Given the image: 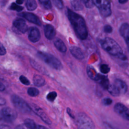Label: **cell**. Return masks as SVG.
<instances>
[{"instance_id": "cell-39", "label": "cell", "mask_w": 129, "mask_h": 129, "mask_svg": "<svg viewBox=\"0 0 129 129\" xmlns=\"http://www.w3.org/2000/svg\"><path fill=\"white\" fill-rule=\"evenodd\" d=\"M25 0H16V3L18 5H21L23 3Z\"/></svg>"}, {"instance_id": "cell-25", "label": "cell", "mask_w": 129, "mask_h": 129, "mask_svg": "<svg viewBox=\"0 0 129 129\" xmlns=\"http://www.w3.org/2000/svg\"><path fill=\"white\" fill-rule=\"evenodd\" d=\"M27 93L31 97H36L39 95V91L35 87H30L27 90Z\"/></svg>"}, {"instance_id": "cell-8", "label": "cell", "mask_w": 129, "mask_h": 129, "mask_svg": "<svg viewBox=\"0 0 129 129\" xmlns=\"http://www.w3.org/2000/svg\"><path fill=\"white\" fill-rule=\"evenodd\" d=\"M14 31L15 32L25 33L28 30V26L25 20L21 18L15 19L13 23Z\"/></svg>"}, {"instance_id": "cell-28", "label": "cell", "mask_w": 129, "mask_h": 129, "mask_svg": "<svg viewBox=\"0 0 129 129\" xmlns=\"http://www.w3.org/2000/svg\"><path fill=\"white\" fill-rule=\"evenodd\" d=\"M10 9L11 10L16 11L17 12H21L23 9V7L19 6L17 3H13L11 4L10 7Z\"/></svg>"}, {"instance_id": "cell-20", "label": "cell", "mask_w": 129, "mask_h": 129, "mask_svg": "<svg viewBox=\"0 0 129 129\" xmlns=\"http://www.w3.org/2000/svg\"><path fill=\"white\" fill-rule=\"evenodd\" d=\"M107 90L112 96L114 97H117L121 94L119 90L114 83L109 84Z\"/></svg>"}, {"instance_id": "cell-22", "label": "cell", "mask_w": 129, "mask_h": 129, "mask_svg": "<svg viewBox=\"0 0 129 129\" xmlns=\"http://www.w3.org/2000/svg\"><path fill=\"white\" fill-rule=\"evenodd\" d=\"M24 125L26 128L34 129L37 128L38 125L36 124L34 121L30 118H26L24 120Z\"/></svg>"}, {"instance_id": "cell-29", "label": "cell", "mask_w": 129, "mask_h": 129, "mask_svg": "<svg viewBox=\"0 0 129 129\" xmlns=\"http://www.w3.org/2000/svg\"><path fill=\"white\" fill-rule=\"evenodd\" d=\"M100 71L103 74H107L110 71V68L107 64H102L100 67Z\"/></svg>"}, {"instance_id": "cell-21", "label": "cell", "mask_w": 129, "mask_h": 129, "mask_svg": "<svg viewBox=\"0 0 129 129\" xmlns=\"http://www.w3.org/2000/svg\"><path fill=\"white\" fill-rule=\"evenodd\" d=\"M87 73L88 77L93 80H95L98 75L94 68L91 66H88L87 67Z\"/></svg>"}, {"instance_id": "cell-24", "label": "cell", "mask_w": 129, "mask_h": 129, "mask_svg": "<svg viewBox=\"0 0 129 129\" xmlns=\"http://www.w3.org/2000/svg\"><path fill=\"white\" fill-rule=\"evenodd\" d=\"M71 4L73 9L76 11L82 10L83 8L82 5L79 0H71Z\"/></svg>"}, {"instance_id": "cell-6", "label": "cell", "mask_w": 129, "mask_h": 129, "mask_svg": "<svg viewBox=\"0 0 129 129\" xmlns=\"http://www.w3.org/2000/svg\"><path fill=\"white\" fill-rule=\"evenodd\" d=\"M94 5L98 9L101 15L105 17L111 14L110 0H93Z\"/></svg>"}, {"instance_id": "cell-40", "label": "cell", "mask_w": 129, "mask_h": 129, "mask_svg": "<svg viewBox=\"0 0 129 129\" xmlns=\"http://www.w3.org/2000/svg\"><path fill=\"white\" fill-rule=\"evenodd\" d=\"M119 3L120 4H124L127 2L128 0H118Z\"/></svg>"}, {"instance_id": "cell-26", "label": "cell", "mask_w": 129, "mask_h": 129, "mask_svg": "<svg viewBox=\"0 0 129 129\" xmlns=\"http://www.w3.org/2000/svg\"><path fill=\"white\" fill-rule=\"evenodd\" d=\"M40 5L45 9L49 10L52 7L50 0H38Z\"/></svg>"}, {"instance_id": "cell-4", "label": "cell", "mask_w": 129, "mask_h": 129, "mask_svg": "<svg viewBox=\"0 0 129 129\" xmlns=\"http://www.w3.org/2000/svg\"><path fill=\"white\" fill-rule=\"evenodd\" d=\"M11 99L14 106L20 112L28 113L31 111L32 108L31 106L19 96L13 94L11 96Z\"/></svg>"}, {"instance_id": "cell-3", "label": "cell", "mask_w": 129, "mask_h": 129, "mask_svg": "<svg viewBox=\"0 0 129 129\" xmlns=\"http://www.w3.org/2000/svg\"><path fill=\"white\" fill-rule=\"evenodd\" d=\"M37 54L42 60L53 69L56 70H60L62 69V65L60 60L53 55L40 51L38 52Z\"/></svg>"}, {"instance_id": "cell-17", "label": "cell", "mask_w": 129, "mask_h": 129, "mask_svg": "<svg viewBox=\"0 0 129 129\" xmlns=\"http://www.w3.org/2000/svg\"><path fill=\"white\" fill-rule=\"evenodd\" d=\"M114 84L119 90L121 94H125L127 90V86L126 83L122 80L117 79L114 81Z\"/></svg>"}, {"instance_id": "cell-38", "label": "cell", "mask_w": 129, "mask_h": 129, "mask_svg": "<svg viewBox=\"0 0 129 129\" xmlns=\"http://www.w3.org/2000/svg\"><path fill=\"white\" fill-rule=\"evenodd\" d=\"M5 85L0 82V91H3L5 90Z\"/></svg>"}, {"instance_id": "cell-18", "label": "cell", "mask_w": 129, "mask_h": 129, "mask_svg": "<svg viewBox=\"0 0 129 129\" xmlns=\"http://www.w3.org/2000/svg\"><path fill=\"white\" fill-rule=\"evenodd\" d=\"M54 45L56 49L62 53H65L67 51V47L64 43L59 38H55L54 40Z\"/></svg>"}, {"instance_id": "cell-13", "label": "cell", "mask_w": 129, "mask_h": 129, "mask_svg": "<svg viewBox=\"0 0 129 129\" xmlns=\"http://www.w3.org/2000/svg\"><path fill=\"white\" fill-rule=\"evenodd\" d=\"M121 36L123 38L129 50V24L127 23L122 24L119 29Z\"/></svg>"}, {"instance_id": "cell-9", "label": "cell", "mask_w": 129, "mask_h": 129, "mask_svg": "<svg viewBox=\"0 0 129 129\" xmlns=\"http://www.w3.org/2000/svg\"><path fill=\"white\" fill-rule=\"evenodd\" d=\"M116 113L124 119L129 121V109L121 103H116L114 107Z\"/></svg>"}, {"instance_id": "cell-32", "label": "cell", "mask_w": 129, "mask_h": 129, "mask_svg": "<svg viewBox=\"0 0 129 129\" xmlns=\"http://www.w3.org/2000/svg\"><path fill=\"white\" fill-rule=\"evenodd\" d=\"M52 1L57 8L59 9H62L63 8V4L62 0H52Z\"/></svg>"}, {"instance_id": "cell-12", "label": "cell", "mask_w": 129, "mask_h": 129, "mask_svg": "<svg viewBox=\"0 0 129 129\" xmlns=\"http://www.w3.org/2000/svg\"><path fill=\"white\" fill-rule=\"evenodd\" d=\"M19 16L25 18L27 21L38 26L41 25V23L39 18L35 14L29 12H23L19 14Z\"/></svg>"}, {"instance_id": "cell-33", "label": "cell", "mask_w": 129, "mask_h": 129, "mask_svg": "<svg viewBox=\"0 0 129 129\" xmlns=\"http://www.w3.org/2000/svg\"><path fill=\"white\" fill-rule=\"evenodd\" d=\"M112 103V100L109 98V97H106V98H104L103 100H102V103L106 106H108V105H110V104H111Z\"/></svg>"}, {"instance_id": "cell-16", "label": "cell", "mask_w": 129, "mask_h": 129, "mask_svg": "<svg viewBox=\"0 0 129 129\" xmlns=\"http://www.w3.org/2000/svg\"><path fill=\"white\" fill-rule=\"evenodd\" d=\"M94 81L100 84V86L104 89H107L109 85V80L107 77L101 74H98Z\"/></svg>"}, {"instance_id": "cell-37", "label": "cell", "mask_w": 129, "mask_h": 129, "mask_svg": "<svg viewBox=\"0 0 129 129\" xmlns=\"http://www.w3.org/2000/svg\"><path fill=\"white\" fill-rule=\"evenodd\" d=\"M6 103V99L0 96V105H4Z\"/></svg>"}, {"instance_id": "cell-35", "label": "cell", "mask_w": 129, "mask_h": 129, "mask_svg": "<svg viewBox=\"0 0 129 129\" xmlns=\"http://www.w3.org/2000/svg\"><path fill=\"white\" fill-rule=\"evenodd\" d=\"M6 53V50L4 46L0 43V55H4Z\"/></svg>"}, {"instance_id": "cell-27", "label": "cell", "mask_w": 129, "mask_h": 129, "mask_svg": "<svg viewBox=\"0 0 129 129\" xmlns=\"http://www.w3.org/2000/svg\"><path fill=\"white\" fill-rule=\"evenodd\" d=\"M57 93L55 91H52L49 92L46 95V99L50 102H53L57 97Z\"/></svg>"}, {"instance_id": "cell-10", "label": "cell", "mask_w": 129, "mask_h": 129, "mask_svg": "<svg viewBox=\"0 0 129 129\" xmlns=\"http://www.w3.org/2000/svg\"><path fill=\"white\" fill-rule=\"evenodd\" d=\"M41 35L39 29L35 27H31L28 30V38L30 41L36 43L39 41Z\"/></svg>"}, {"instance_id": "cell-23", "label": "cell", "mask_w": 129, "mask_h": 129, "mask_svg": "<svg viewBox=\"0 0 129 129\" xmlns=\"http://www.w3.org/2000/svg\"><path fill=\"white\" fill-rule=\"evenodd\" d=\"M26 6L28 10L34 11L36 9L37 5L35 0H26Z\"/></svg>"}, {"instance_id": "cell-30", "label": "cell", "mask_w": 129, "mask_h": 129, "mask_svg": "<svg viewBox=\"0 0 129 129\" xmlns=\"http://www.w3.org/2000/svg\"><path fill=\"white\" fill-rule=\"evenodd\" d=\"M81 1L87 8H92L94 6L93 0H81Z\"/></svg>"}, {"instance_id": "cell-2", "label": "cell", "mask_w": 129, "mask_h": 129, "mask_svg": "<svg viewBox=\"0 0 129 129\" xmlns=\"http://www.w3.org/2000/svg\"><path fill=\"white\" fill-rule=\"evenodd\" d=\"M101 46L110 55L116 56L122 60L125 59V56L123 55L121 47L114 39L106 37L101 40Z\"/></svg>"}, {"instance_id": "cell-34", "label": "cell", "mask_w": 129, "mask_h": 129, "mask_svg": "<svg viewBox=\"0 0 129 129\" xmlns=\"http://www.w3.org/2000/svg\"><path fill=\"white\" fill-rule=\"evenodd\" d=\"M104 31L106 33H110L112 31V28L109 25H106L104 27Z\"/></svg>"}, {"instance_id": "cell-1", "label": "cell", "mask_w": 129, "mask_h": 129, "mask_svg": "<svg viewBox=\"0 0 129 129\" xmlns=\"http://www.w3.org/2000/svg\"><path fill=\"white\" fill-rule=\"evenodd\" d=\"M68 18L78 38L86 39L88 36L86 24L84 18L69 9H67Z\"/></svg>"}, {"instance_id": "cell-5", "label": "cell", "mask_w": 129, "mask_h": 129, "mask_svg": "<svg viewBox=\"0 0 129 129\" xmlns=\"http://www.w3.org/2000/svg\"><path fill=\"white\" fill-rule=\"evenodd\" d=\"M77 124L79 128L92 129L95 127L92 120L85 113H80L78 114Z\"/></svg>"}, {"instance_id": "cell-19", "label": "cell", "mask_w": 129, "mask_h": 129, "mask_svg": "<svg viewBox=\"0 0 129 129\" xmlns=\"http://www.w3.org/2000/svg\"><path fill=\"white\" fill-rule=\"evenodd\" d=\"M33 84L37 87H41L45 85V80L44 78L39 75H35L33 78Z\"/></svg>"}, {"instance_id": "cell-31", "label": "cell", "mask_w": 129, "mask_h": 129, "mask_svg": "<svg viewBox=\"0 0 129 129\" xmlns=\"http://www.w3.org/2000/svg\"><path fill=\"white\" fill-rule=\"evenodd\" d=\"M19 80L20 82L25 85H29L30 84V82L29 80L24 75H21L19 77Z\"/></svg>"}, {"instance_id": "cell-11", "label": "cell", "mask_w": 129, "mask_h": 129, "mask_svg": "<svg viewBox=\"0 0 129 129\" xmlns=\"http://www.w3.org/2000/svg\"><path fill=\"white\" fill-rule=\"evenodd\" d=\"M31 108L32 110H33L34 112L40 117V118L44 122L48 125H50L51 124V120L48 117L47 115L45 113V112L42 110V109L40 108V107L37 106L34 104H33L32 105Z\"/></svg>"}, {"instance_id": "cell-14", "label": "cell", "mask_w": 129, "mask_h": 129, "mask_svg": "<svg viewBox=\"0 0 129 129\" xmlns=\"http://www.w3.org/2000/svg\"><path fill=\"white\" fill-rule=\"evenodd\" d=\"M44 31L45 37L48 40H52L54 38L56 35V31L51 25L47 24L44 27Z\"/></svg>"}, {"instance_id": "cell-15", "label": "cell", "mask_w": 129, "mask_h": 129, "mask_svg": "<svg viewBox=\"0 0 129 129\" xmlns=\"http://www.w3.org/2000/svg\"><path fill=\"white\" fill-rule=\"evenodd\" d=\"M70 51L72 55H73V56L77 59L82 60L85 57V55L83 51L79 47L72 46L70 47Z\"/></svg>"}, {"instance_id": "cell-7", "label": "cell", "mask_w": 129, "mask_h": 129, "mask_svg": "<svg viewBox=\"0 0 129 129\" xmlns=\"http://www.w3.org/2000/svg\"><path fill=\"white\" fill-rule=\"evenodd\" d=\"M1 116L2 119L6 122H13L17 117V112L10 107H5L1 111Z\"/></svg>"}, {"instance_id": "cell-36", "label": "cell", "mask_w": 129, "mask_h": 129, "mask_svg": "<svg viewBox=\"0 0 129 129\" xmlns=\"http://www.w3.org/2000/svg\"><path fill=\"white\" fill-rule=\"evenodd\" d=\"M67 113H68V114L70 115V116L73 118H74L75 117L74 116V115L72 113V110L70 108H67Z\"/></svg>"}]
</instances>
